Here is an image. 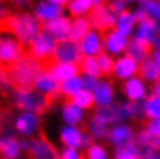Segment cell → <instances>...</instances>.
I'll return each mask as SVG.
<instances>
[{
    "instance_id": "obj_1",
    "label": "cell",
    "mask_w": 160,
    "mask_h": 159,
    "mask_svg": "<svg viewBox=\"0 0 160 159\" xmlns=\"http://www.w3.org/2000/svg\"><path fill=\"white\" fill-rule=\"evenodd\" d=\"M9 83L17 91H32L36 80L43 73L42 63L29 56H23L19 62L5 68Z\"/></svg>"
},
{
    "instance_id": "obj_2",
    "label": "cell",
    "mask_w": 160,
    "mask_h": 159,
    "mask_svg": "<svg viewBox=\"0 0 160 159\" xmlns=\"http://www.w3.org/2000/svg\"><path fill=\"white\" fill-rule=\"evenodd\" d=\"M6 26L9 33L19 40L20 43H29L40 34L42 25L39 20L29 14H17L9 16L6 19Z\"/></svg>"
},
{
    "instance_id": "obj_3",
    "label": "cell",
    "mask_w": 160,
    "mask_h": 159,
    "mask_svg": "<svg viewBox=\"0 0 160 159\" xmlns=\"http://www.w3.org/2000/svg\"><path fill=\"white\" fill-rule=\"evenodd\" d=\"M54 48L56 43L52 36H49L48 33H40L36 39L28 43V56L43 65L52 59Z\"/></svg>"
},
{
    "instance_id": "obj_4",
    "label": "cell",
    "mask_w": 160,
    "mask_h": 159,
    "mask_svg": "<svg viewBox=\"0 0 160 159\" xmlns=\"http://www.w3.org/2000/svg\"><path fill=\"white\" fill-rule=\"evenodd\" d=\"M86 20L89 22V25H92L94 28L102 31V34L108 33L109 29L116 26V16L109 13V9L102 2H92V8L89 9Z\"/></svg>"
},
{
    "instance_id": "obj_5",
    "label": "cell",
    "mask_w": 160,
    "mask_h": 159,
    "mask_svg": "<svg viewBox=\"0 0 160 159\" xmlns=\"http://www.w3.org/2000/svg\"><path fill=\"white\" fill-rule=\"evenodd\" d=\"M82 60V51L80 46L74 42L65 40V42H59L54 48L52 53V62L54 63H79Z\"/></svg>"
},
{
    "instance_id": "obj_6",
    "label": "cell",
    "mask_w": 160,
    "mask_h": 159,
    "mask_svg": "<svg viewBox=\"0 0 160 159\" xmlns=\"http://www.w3.org/2000/svg\"><path fill=\"white\" fill-rule=\"evenodd\" d=\"M16 103L19 108L23 110H29V111H34V113H43L48 107H52L46 96H40L36 94L34 91H17L16 94Z\"/></svg>"
},
{
    "instance_id": "obj_7",
    "label": "cell",
    "mask_w": 160,
    "mask_h": 159,
    "mask_svg": "<svg viewBox=\"0 0 160 159\" xmlns=\"http://www.w3.org/2000/svg\"><path fill=\"white\" fill-rule=\"evenodd\" d=\"M28 151H29V158L31 159H60L57 156V150L52 147V144L49 140L45 139L43 135L39 139L32 140L29 144Z\"/></svg>"
},
{
    "instance_id": "obj_8",
    "label": "cell",
    "mask_w": 160,
    "mask_h": 159,
    "mask_svg": "<svg viewBox=\"0 0 160 159\" xmlns=\"http://www.w3.org/2000/svg\"><path fill=\"white\" fill-rule=\"evenodd\" d=\"M123 93L128 98L129 102H136V103H142L143 100L148 98V87L139 76L132 77V79L126 80L123 85Z\"/></svg>"
},
{
    "instance_id": "obj_9",
    "label": "cell",
    "mask_w": 160,
    "mask_h": 159,
    "mask_svg": "<svg viewBox=\"0 0 160 159\" xmlns=\"http://www.w3.org/2000/svg\"><path fill=\"white\" fill-rule=\"evenodd\" d=\"M160 37V23L156 20L146 19L143 22L137 23V28H136V37L134 39L140 40V42H145L148 45H152V42Z\"/></svg>"
},
{
    "instance_id": "obj_10",
    "label": "cell",
    "mask_w": 160,
    "mask_h": 159,
    "mask_svg": "<svg viewBox=\"0 0 160 159\" xmlns=\"http://www.w3.org/2000/svg\"><path fill=\"white\" fill-rule=\"evenodd\" d=\"M100 40H103L105 48H106L111 54H120V53L126 51V46H128V42H129L128 37L122 36L116 29L100 34Z\"/></svg>"
},
{
    "instance_id": "obj_11",
    "label": "cell",
    "mask_w": 160,
    "mask_h": 159,
    "mask_svg": "<svg viewBox=\"0 0 160 159\" xmlns=\"http://www.w3.org/2000/svg\"><path fill=\"white\" fill-rule=\"evenodd\" d=\"M43 73L49 74L57 83H63V82L72 79V77H77L79 66L72 65V63H56V65H51Z\"/></svg>"
},
{
    "instance_id": "obj_12",
    "label": "cell",
    "mask_w": 160,
    "mask_h": 159,
    "mask_svg": "<svg viewBox=\"0 0 160 159\" xmlns=\"http://www.w3.org/2000/svg\"><path fill=\"white\" fill-rule=\"evenodd\" d=\"M43 29L48 31L49 36H54L57 40L65 42L66 37L69 36V29H71V22L68 17H59L51 22H46L43 25Z\"/></svg>"
},
{
    "instance_id": "obj_13",
    "label": "cell",
    "mask_w": 160,
    "mask_h": 159,
    "mask_svg": "<svg viewBox=\"0 0 160 159\" xmlns=\"http://www.w3.org/2000/svg\"><path fill=\"white\" fill-rule=\"evenodd\" d=\"M114 73L119 79L129 80L139 74V63L128 56H123L117 62H114Z\"/></svg>"
},
{
    "instance_id": "obj_14",
    "label": "cell",
    "mask_w": 160,
    "mask_h": 159,
    "mask_svg": "<svg viewBox=\"0 0 160 159\" xmlns=\"http://www.w3.org/2000/svg\"><path fill=\"white\" fill-rule=\"evenodd\" d=\"M66 2L62 0H56V2H45L40 3L36 8V16L39 20H45V22H51L54 19H59V16L62 14V6H65Z\"/></svg>"
},
{
    "instance_id": "obj_15",
    "label": "cell",
    "mask_w": 160,
    "mask_h": 159,
    "mask_svg": "<svg viewBox=\"0 0 160 159\" xmlns=\"http://www.w3.org/2000/svg\"><path fill=\"white\" fill-rule=\"evenodd\" d=\"M134 130L128 125H117L108 133V139L111 144H114L117 148L125 147L131 142H134Z\"/></svg>"
},
{
    "instance_id": "obj_16",
    "label": "cell",
    "mask_w": 160,
    "mask_h": 159,
    "mask_svg": "<svg viewBox=\"0 0 160 159\" xmlns=\"http://www.w3.org/2000/svg\"><path fill=\"white\" fill-rule=\"evenodd\" d=\"M126 56L131 57L137 63H142L143 60L151 57V45H148L145 42H140L137 39L129 40L128 46H126Z\"/></svg>"
},
{
    "instance_id": "obj_17",
    "label": "cell",
    "mask_w": 160,
    "mask_h": 159,
    "mask_svg": "<svg viewBox=\"0 0 160 159\" xmlns=\"http://www.w3.org/2000/svg\"><path fill=\"white\" fill-rule=\"evenodd\" d=\"M139 77L145 83L146 82L156 83L160 79V68L151 57H148L146 60H143L142 63H139Z\"/></svg>"
},
{
    "instance_id": "obj_18",
    "label": "cell",
    "mask_w": 160,
    "mask_h": 159,
    "mask_svg": "<svg viewBox=\"0 0 160 159\" xmlns=\"http://www.w3.org/2000/svg\"><path fill=\"white\" fill-rule=\"evenodd\" d=\"M96 119L102 122L103 125H108V124H114L117 120H123L125 116H123V111H122V107H112V105H108V107H102L97 110Z\"/></svg>"
},
{
    "instance_id": "obj_19",
    "label": "cell",
    "mask_w": 160,
    "mask_h": 159,
    "mask_svg": "<svg viewBox=\"0 0 160 159\" xmlns=\"http://www.w3.org/2000/svg\"><path fill=\"white\" fill-rule=\"evenodd\" d=\"M94 102L100 105V108L102 107H108V105H111V102H112V98H114V90H112V87H111V83L109 82H100L97 83V87L94 88Z\"/></svg>"
},
{
    "instance_id": "obj_20",
    "label": "cell",
    "mask_w": 160,
    "mask_h": 159,
    "mask_svg": "<svg viewBox=\"0 0 160 159\" xmlns=\"http://www.w3.org/2000/svg\"><path fill=\"white\" fill-rule=\"evenodd\" d=\"M80 51L85 53L88 57L102 54V40L99 39V36L94 33H88L80 40Z\"/></svg>"
},
{
    "instance_id": "obj_21",
    "label": "cell",
    "mask_w": 160,
    "mask_h": 159,
    "mask_svg": "<svg viewBox=\"0 0 160 159\" xmlns=\"http://www.w3.org/2000/svg\"><path fill=\"white\" fill-rule=\"evenodd\" d=\"M136 25H137V20L134 17V14L129 11H123L116 17V31L125 37H128L134 31Z\"/></svg>"
},
{
    "instance_id": "obj_22",
    "label": "cell",
    "mask_w": 160,
    "mask_h": 159,
    "mask_svg": "<svg viewBox=\"0 0 160 159\" xmlns=\"http://www.w3.org/2000/svg\"><path fill=\"white\" fill-rule=\"evenodd\" d=\"M20 144L12 136H5L0 139V156L2 159H16L19 156Z\"/></svg>"
},
{
    "instance_id": "obj_23",
    "label": "cell",
    "mask_w": 160,
    "mask_h": 159,
    "mask_svg": "<svg viewBox=\"0 0 160 159\" xmlns=\"http://www.w3.org/2000/svg\"><path fill=\"white\" fill-rule=\"evenodd\" d=\"M89 22L86 19H82V17H77L74 20V23H71V29H69V42H74L77 43L79 40H82L88 33H89Z\"/></svg>"
},
{
    "instance_id": "obj_24",
    "label": "cell",
    "mask_w": 160,
    "mask_h": 159,
    "mask_svg": "<svg viewBox=\"0 0 160 159\" xmlns=\"http://www.w3.org/2000/svg\"><path fill=\"white\" fill-rule=\"evenodd\" d=\"M142 111L148 120L160 119V99L154 96H148L142 102Z\"/></svg>"
},
{
    "instance_id": "obj_25",
    "label": "cell",
    "mask_w": 160,
    "mask_h": 159,
    "mask_svg": "<svg viewBox=\"0 0 160 159\" xmlns=\"http://www.w3.org/2000/svg\"><path fill=\"white\" fill-rule=\"evenodd\" d=\"M37 127H39V119H37V116L34 113H25L16 122V128L23 135L32 133Z\"/></svg>"
},
{
    "instance_id": "obj_26",
    "label": "cell",
    "mask_w": 160,
    "mask_h": 159,
    "mask_svg": "<svg viewBox=\"0 0 160 159\" xmlns=\"http://www.w3.org/2000/svg\"><path fill=\"white\" fill-rule=\"evenodd\" d=\"M62 142L68 145V148H76L82 145V133L74 127H66L62 131Z\"/></svg>"
},
{
    "instance_id": "obj_27",
    "label": "cell",
    "mask_w": 160,
    "mask_h": 159,
    "mask_svg": "<svg viewBox=\"0 0 160 159\" xmlns=\"http://www.w3.org/2000/svg\"><path fill=\"white\" fill-rule=\"evenodd\" d=\"M82 90H83V82L79 77H72V79L66 80L60 85V94H65L69 98H74Z\"/></svg>"
},
{
    "instance_id": "obj_28",
    "label": "cell",
    "mask_w": 160,
    "mask_h": 159,
    "mask_svg": "<svg viewBox=\"0 0 160 159\" xmlns=\"http://www.w3.org/2000/svg\"><path fill=\"white\" fill-rule=\"evenodd\" d=\"M139 8H142L148 19L156 20L160 23V2H156V0H143L139 3Z\"/></svg>"
},
{
    "instance_id": "obj_29",
    "label": "cell",
    "mask_w": 160,
    "mask_h": 159,
    "mask_svg": "<svg viewBox=\"0 0 160 159\" xmlns=\"http://www.w3.org/2000/svg\"><path fill=\"white\" fill-rule=\"evenodd\" d=\"M79 71H83L86 73V76H91V77H97L100 74V68L99 63L94 57H83V59L79 62Z\"/></svg>"
},
{
    "instance_id": "obj_30",
    "label": "cell",
    "mask_w": 160,
    "mask_h": 159,
    "mask_svg": "<svg viewBox=\"0 0 160 159\" xmlns=\"http://www.w3.org/2000/svg\"><path fill=\"white\" fill-rule=\"evenodd\" d=\"M63 118H65V120H66L68 124H71V125L79 124L80 120H82V111H80L79 107H76L74 103L68 102V103H65V107H63Z\"/></svg>"
},
{
    "instance_id": "obj_31",
    "label": "cell",
    "mask_w": 160,
    "mask_h": 159,
    "mask_svg": "<svg viewBox=\"0 0 160 159\" xmlns=\"http://www.w3.org/2000/svg\"><path fill=\"white\" fill-rule=\"evenodd\" d=\"M116 159H140L139 147L131 142L125 147H120L116 150Z\"/></svg>"
},
{
    "instance_id": "obj_32",
    "label": "cell",
    "mask_w": 160,
    "mask_h": 159,
    "mask_svg": "<svg viewBox=\"0 0 160 159\" xmlns=\"http://www.w3.org/2000/svg\"><path fill=\"white\" fill-rule=\"evenodd\" d=\"M72 100H74V105L79 107V108H89L94 103V96L91 94V91L82 90L72 98Z\"/></svg>"
},
{
    "instance_id": "obj_33",
    "label": "cell",
    "mask_w": 160,
    "mask_h": 159,
    "mask_svg": "<svg viewBox=\"0 0 160 159\" xmlns=\"http://www.w3.org/2000/svg\"><path fill=\"white\" fill-rule=\"evenodd\" d=\"M68 6H69L71 14L76 16V17H79L80 14H83V13H86V11H89V9L92 8V2H88V0H76V2H69Z\"/></svg>"
},
{
    "instance_id": "obj_34",
    "label": "cell",
    "mask_w": 160,
    "mask_h": 159,
    "mask_svg": "<svg viewBox=\"0 0 160 159\" xmlns=\"http://www.w3.org/2000/svg\"><path fill=\"white\" fill-rule=\"evenodd\" d=\"M97 63H99L100 73H103V74H109V73H112V71H114V60L111 59L108 54H105V53L99 54V60H97Z\"/></svg>"
},
{
    "instance_id": "obj_35",
    "label": "cell",
    "mask_w": 160,
    "mask_h": 159,
    "mask_svg": "<svg viewBox=\"0 0 160 159\" xmlns=\"http://www.w3.org/2000/svg\"><path fill=\"white\" fill-rule=\"evenodd\" d=\"M89 130H91V133L96 136V138H103V136H106V125H103L102 122L96 119V118H92L91 122H89Z\"/></svg>"
},
{
    "instance_id": "obj_36",
    "label": "cell",
    "mask_w": 160,
    "mask_h": 159,
    "mask_svg": "<svg viewBox=\"0 0 160 159\" xmlns=\"http://www.w3.org/2000/svg\"><path fill=\"white\" fill-rule=\"evenodd\" d=\"M88 159H108V153L100 145H91L88 148Z\"/></svg>"
},
{
    "instance_id": "obj_37",
    "label": "cell",
    "mask_w": 160,
    "mask_h": 159,
    "mask_svg": "<svg viewBox=\"0 0 160 159\" xmlns=\"http://www.w3.org/2000/svg\"><path fill=\"white\" fill-rule=\"evenodd\" d=\"M145 130L152 135V136H160V119H156V120H148Z\"/></svg>"
},
{
    "instance_id": "obj_38",
    "label": "cell",
    "mask_w": 160,
    "mask_h": 159,
    "mask_svg": "<svg viewBox=\"0 0 160 159\" xmlns=\"http://www.w3.org/2000/svg\"><path fill=\"white\" fill-rule=\"evenodd\" d=\"M108 6H109V8H108L109 13H112L114 16H116V14H122L123 11H126V9H125V6H126L125 2H111Z\"/></svg>"
},
{
    "instance_id": "obj_39",
    "label": "cell",
    "mask_w": 160,
    "mask_h": 159,
    "mask_svg": "<svg viewBox=\"0 0 160 159\" xmlns=\"http://www.w3.org/2000/svg\"><path fill=\"white\" fill-rule=\"evenodd\" d=\"M82 82H83V88L86 91H91V90H94L97 87V79L96 77H91V76H85L82 79Z\"/></svg>"
},
{
    "instance_id": "obj_40",
    "label": "cell",
    "mask_w": 160,
    "mask_h": 159,
    "mask_svg": "<svg viewBox=\"0 0 160 159\" xmlns=\"http://www.w3.org/2000/svg\"><path fill=\"white\" fill-rule=\"evenodd\" d=\"M60 159H82V156L74 148H65V151H63V155H62Z\"/></svg>"
},
{
    "instance_id": "obj_41",
    "label": "cell",
    "mask_w": 160,
    "mask_h": 159,
    "mask_svg": "<svg viewBox=\"0 0 160 159\" xmlns=\"http://www.w3.org/2000/svg\"><path fill=\"white\" fill-rule=\"evenodd\" d=\"M151 96L160 99V79L156 83H152V87H151Z\"/></svg>"
},
{
    "instance_id": "obj_42",
    "label": "cell",
    "mask_w": 160,
    "mask_h": 159,
    "mask_svg": "<svg viewBox=\"0 0 160 159\" xmlns=\"http://www.w3.org/2000/svg\"><path fill=\"white\" fill-rule=\"evenodd\" d=\"M151 59L154 60V62L157 63V66L160 68V50H154V51H151Z\"/></svg>"
},
{
    "instance_id": "obj_43",
    "label": "cell",
    "mask_w": 160,
    "mask_h": 159,
    "mask_svg": "<svg viewBox=\"0 0 160 159\" xmlns=\"http://www.w3.org/2000/svg\"><path fill=\"white\" fill-rule=\"evenodd\" d=\"M91 144V136L89 135H83L82 136V145H89Z\"/></svg>"
},
{
    "instance_id": "obj_44",
    "label": "cell",
    "mask_w": 160,
    "mask_h": 159,
    "mask_svg": "<svg viewBox=\"0 0 160 159\" xmlns=\"http://www.w3.org/2000/svg\"><path fill=\"white\" fill-rule=\"evenodd\" d=\"M151 48H154V50H160V37H157V39L154 40V42H152Z\"/></svg>"
},
{
    "instance_id": "obj_45",
    "label": "cell",
    "mask_w": 160,
    "mask_h": 159,
    "mask_svg": "<svg viewBox=\"0 0 160 159\" xmlns=\"http://www.w3.org/2000/svg\"><path fill=\"white\" fill-rule=\"evenodd\" d=\"M157 158H159V159H160V153H159V155H157Z\"/></svg>"
},
{
    "instance_id": "obj_46",
    "label": "cell",
    "mask_w": 160,
    "mask_h": 159,
    "mask_svg": "<svg viewBox=\"0 0 160 159\" xmlns=\"http://www.w3.org/2000/svg\"><path fill=\"white\" fill-rule=\"evenodd\" d=\"M151 159H159V158H157V156H156V158H151Z\"/></svg>"
}]
</instances>
